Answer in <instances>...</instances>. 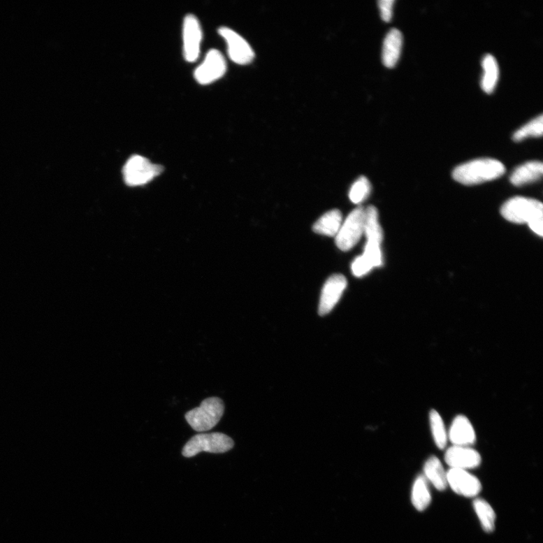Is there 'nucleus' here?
<instances>
[{
    "mask_svg": "<svg viewBox=\"0 0 543 543\" xmlns=\"http://www.w3.org/2000/svg\"><path fill=\"white\" fill-rule=\"evenodd\" d=\"M505 171L503 164L497 159H479L456 167L453 178L463 185H476L500 178Z\"/></svg>",
    "mask_w": 543,
    "mask_h": 543,
    "instance_id": "1",
    "label": "nucleus"
},
{
    "mask_svg": "<svg viewBox=\"0 0 543 543\" xmlns=\"http://www.w3.org/2000/svg\"><path fill=\"white\" fill-rule=\"evenodd\" d=\"M224 413V403L217 397L204 400L199 407L188 412L185 418L194 430L204 433L211 430L221 421Z\"/></svg>",
    "mask_w": 543,
    "mask_h": 543,
    "instance_id": "2",
    "label": "nucleus"
},
{
    "mask_svg": "<svg viewBox=\"0 0 543 543\" xmlns=\"http://www.w3.org/2000/svg\"><path fill=\"white\" fill-rule=\"evenodd\" d=\"M233 446L232 438L224 433H200L190 438L184 447L182 454L189 458L201 452L223 454L231 451Z\"/></svg>",
    "mask_w": 543,
    "mask_h": 543,
    "instance_id": "3",
    "label": "nucleus"
},
{
    "mask_svg": "<svg viewBox=\"0 0 543 543\" xmlns=\"http://www.w3.org/2000/svg\"><path fill=\"white\" fill-rule=\"evenodd\" d=\"M164 168L161 165L152 164L145 157H131L122 168L124 181L129 187L145 185L163 173Z\"/></svg>",
    "mask_w": 543,
    "mask_h": 543,
    "instance_id": "4",
    "label": "nucleus"
},
{
    "mask_svg": "<svg viewBox=\"0 0 543 543\" xmlns=\"http://www.w3.org/2000/svg\"><path fill=\"white\" fill-rule=\"evenodd\" d=\"M501 214L512 223L528 224L535 219L543 217V205L536 199L514 197L502 205Z\"/></svg>",
    "mask_w": 543,
    "mask_h": 543,
    "instance_id": "5",
    "label": "nucleus"
},
{
    "mask_svg": "<svg viewBox=\"0 0 543 543\" xmlns=\"http://www.w3.org/2000/svg\"><path fill=\"white\" fill-rule=\"evenodd\" d=\"M365 210L359 207L354 209L341 225L336 236V245L342 252L352 249L364 234Z\"/></svg>",
    "mask_w": 543,
    "mask_h": 543,
    "instance_id": "6",
    "label": "nucleus"
},
{
    "mask_svg": "<svg viewBox=\"0 0 543 543\" xmlns=\"http://www.w3.org/2000/svg\"><path fill=\"white\" fill-rule=\"evenodd\" d=\"M226 68V61L222 53L217 50H211L195 70L194 78L200 85L212 84L223 78Z\"/></svg>",
    "mask_w": 543,
    "mask_h": 543,
    "instance_id": "7",
    "label": "nucleus"
},
{
    "mask_svg": "<svg viewBox=\"0 0 543 543\" xmlns=\"http://www.w3.org/2000/svg\"><path fill=\"white\" fill-rule=\"evenodd\" d=\"M203 29L198 19L192 14L187 15L183 23V52L186 61L196 62L201 51Z\"/></svg>",
    "mask_w": 543,
    "mask_h": 543,
    "instance_id": "8",
    "label": "nucleus"
},
{
    "mask_svg": "<svg viewBox=\"0 0 543 543\" xmlns=\"http://www.w3.org/2000/svg\"><path fill=\"white\" fill-rule=\"evenodd\" d=\"M218 33L226 41L228 55L234 63L246 65L253 61L254 52L241 35L226 27L219 28Z\"/></svg>",
    "mask_w": 543,
    "mask_h": 543,
    "instance_id": "9",
    "label": "nucleus"
},
{
    "mask_svg": "<svg viewBox=\"0 0 543 543\" xmlns=\"http://www.w3.org/2000/svg\"><path fill=\"white\" fill-rule=\"evenodd\" d=\"M347 285V281L345 275L335 274L331 276L324 285L321 294L319 307V314L321 317L328 315L335 308Z\"/></svg>",
    "mask_w": 543,
    "mask_h": 543,
    "instance_id": "10",
    "label": "nucleus"
},
{
    "mask_svg": "<svg viewBox=\"0 0 543 543\" xmlns=\"http://www.w3.org/2000/svg\"><path fill=\"white\" fill-rule=\"evenodd\" d=\"M447 480L455 493L465 498H475L482 489L480 481L466 470L450 469Z\"/></svg>",
    "mask_w": 543,
    "mask_h": 543,
    "instance_id": "11",
    "label": "nucleus"
},
{
    "mask_svg": "<svg viewBox=\"0 0 543 543\" xmlns=\"http://www.w3.org/2000/svg\"><path fill=\"white\" fill-rule=\"evenodd\" d=\"M444 460L451 469L468 470L477 468L482 463L478 451L470 447L454 446L447 449Z\"/></svg>",
    "mask_w": 543,
    "mask_h": 543,
    "instance_id": "12",
    "label": "nucleus"
},
{
    "mask_svg": "<svg viewBox=\"0 0 543 543\" xmlns=\"http://www.w3.org/2000/svg\"><path fill=\"white\" fill-rule=\"evenodd\" d=\"M447 435L454 446L471 447L476 441L474 428L469 419L463 415L455 417Z\"/></svg>",
    "mask_w": 543,
    "mask_h": 543,
    "instance_id": "13",
    "label": "nucleus"
},
{
    "mask_svg": "<svg viewBox=\"0 0 543 543\" xmlns=\"http://www.w3.org/2000/svg\"><path fill=\"white\" fill-rule=\"evenodd\" d=\"M403 45L401 31L396 28L390 30L385 37L382 50V61L386 68H393L397 64L401 56Z\"/></svg>",
    "mask_w": 543,
    "mask_h": 543,
    "instance_id": "14",
    "label": "nucleus"
},
{
    "mask_svg": "<svg viewBox=\"0 0 543 543\" xmlns=\"http://www.w3.org/2000/svg\"><path fill=\"white\" fill-rule=\"evenodd\" d=\"M543 166L541 161H528L518 167L510 177L511 183L517 187L528 184L541 178Z\"/></svg>",
    "mask_w": 543,
    "mask_h": 543,
    "instance_id": "15",
    "label": "nucleus"
},
{
    "mask_svg": "<svg viewBox=\"0 0 543 543\" xmlns=\"http://www.w3.org/2000/svg\"><path fill=\"white\" fill-rule=\"evenodd\" d=\"M424 477L430 481L437 491H444L447 487V472L437 457H430L424 465Z\"/></svg>",
    "mask_w": 543,
    "mask_h": 543,
    "instance_id": "16",
    "label": "nucleus"
},
{
    "mask_svg": "<svg viewBox=\"0 0 543 543\" xmlns=\"http://www.w3.org/2000/svg\"><path fill=\"white\" fill-rule=\"evenodd\" d=\"M482 66L484 75L481 82L482 88L484 92L491 94L496 88L499 80V65L496 59L488 54L484 57Z\"/></svg>",
    "mask_w": 543,
    "mask_h": 543,
    "instance_id": "17",
    "label": "nucleus"
},
{
    "mask_svg": "<svg viewBox=\"0 0 543 543\" xmlns=\"http://www.w3.org/2000/svg\"><path fill=\"white\" fill-rule=\"evenodd\" d=\"M342 225V214L339 210L330 211L323 216L313 225V231L316 233L336 236Z\"/></svg>",
    "mask_w": 543,
    "mask_h": 543,
    "instance_id": "18",
    "label": "nucleus"
},
{
    "mask_svg": "<svg viewBox=\"0 0 543 543\" xmlns=\"http://www.w3.org/2000/svg\"><path fill=\"white\" fill-rule=\"evenodd\" d=\"M364 233L368 242L380 246L382 244L383 230L379 223L378 212L374 206H370L365 210Z\"/></svg>",
    "mask_w": 543,
    "mask_h": 543,
    "instance_id": "19",
    "label": "nucleus"
},
{
    "mask_svg": "<svg viewBox=\"0 0 543 543\" xmlns=\"http://www.w3.org/2000/svg\"><path fill=\"white\" fill-rule=\"evenodd\" d=\"M412 500L415 509L420 512L424 511L430 506L432 501L431 493L424 475L418 476L415 480Z\"/></svg>",
    "mask_w": 543,
    "mask_h": 543,
    "instance_id": "20",
    "label": "nucleus"
},
{
    "mask_svg": "<svg viewBox=\"0 0 543 543\" xmlns=\"http://www.w3.org/2000/svg\"><path fill=\"white\" fill-rule=\"evenodd\" d=\"M473 507L484 530L487 533L493 532L496 522V514L491 505L483 499H477L473 502Z\"/></svg>",
    "mask_w": 543,
    "mask_h": 543,
    "instance_id": "21",
    "label": "nucleus"
},
{
    "mask_svg": "<svg viewBox=\"0 0 543 543\" xmlns=\"http://www.w3.org/2000/svg\"><path fill=\"white\" fill-rule=\"evenodd\" d=\"M431 431L435 442L440 449H444L449 440L442 417L440 414L432 410L430 414Z\"/></svg>",
    "mask_w": 543,
    "mask_h": 543,
    "instance_id": "22",
    "label": "nucleus"
},
{
    "mask_svg": "<svg viewBox=\"0 0 543 543\" xmlns=\"http://www.w3.org/2000/svg\"><path fill=\"white\" fill-rule=\"evenodd\" d=\"M542 133L543 117L540 115L514 132L512 138L516 142H520L529 137H541Z\"/></svg>",
    "mask_w": 543,
    "mask_h": 543,
    "instance_id": "23",
    "label": "nucleus"
},
{
    "mask_svg": "<svg viewBox=\"0 0 543 543\" xmlns=\"http://www.w3.org/2000/svg\"><path fill=\"white\" fill-rule=\"evenodd\" d=\"M371 186L369 180L364 176L360 177L354 185L352 186L349 192V198L354 204H360L364 202L370 195Z\"/></svg>",
    "mask_w": 543,
    "mask_h": 543,
    "instance_id": "24",
    "label": "nucleus"
},
{
    "mask_svg": "<svg viewBox=\"0 0 543 543\" xmlns=\"http://www.w3.org/2000/svg\"><path fill=\"white\" fill-rule=\"evenodd\" d=\"M363 256L373 268H378L383 264V254L380 245L367 242Z\"/></svg>",
    "mask_w": 543,
    "mask_h": 543,
    "instance_id": "25",
    "label": "nucleus"
},
{
    "mask_svg": "<svg viewBox=\"0 0 543 543\" xmlns=\"http://www.w3.org/2000/svg\"><path fill=\"white\" fill-rule=\"evenodd\" d=\"M374 268L363 255L359 256L352 264V273L356 277L368 274Z\"/></svg>",
    "mask_w": 543,
    "mask_h": 543,
    "instance_id": "26",
    "label": "nucleus"
},
{
    "mask_svg": "<svg viewBox=\"0 0 543 543\" xmlns=\"http://www.w3.org/2000/svg\"><path fill=\"white\" fill-rule=\"evenodd\" d=\"M394 3V0H380L378 2L381 17L385 22L392 20Z\"/></svg>",
    "mask_w": 543,
    "mask_h": 543,
    "instance_id": "27",
    "label": "nucleus"
},
{
    "mask_svg": "<svg viewBox=\"0 0 543 543\" xmlns=\"http://www.w3.org/2000/svg\"><path fill=\"white\" fill-rule=\"evenodd\" d=\"M543 217H540L533 220L528 224L530 230L540 236L543 234Z\"/></svg>",
    "mask_w": 543,
    "mask_h": 543,
    "instance_id": "28",
    "label": "nucleus"
}]
</instances>
